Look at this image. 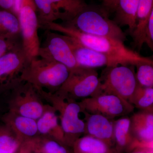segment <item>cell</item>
<instances>
[{"mask_svg":"<svg viewBox=\"0 0 153 153\" xmlns=\"http://www.w3.org/2000/svg\"><path fill=\"white\" fill-rule=\"evenodd\" d=\"M134 66L106 67L100 78V94L117 96L128 101L138 85Z\"/></svg>","mask_w":153,"mask_h":153,"instance_id":"cell-8","label":"cell"},{"mask_svg":"<svg viewBox=\"0 0 153 153\" xmlns=\"http://www.w3.org/2000/svg\"><path fill=\"white\" fill-rule=\"evenodd\" d=\"M100 81L94 68L79 67L70 71L66 81L56 91L75 101L100 94Z\"/></svg>","mask_w":153,"mask_h":153,"instance_id":"cell-6","label":"cell"},{"mask_svg":"<svg viewBox=\"0 0 153 153\" xmlns=\"http://www.w3.org/2000/svg\"><path fill=\"white\" fill-rule=\"evenodd\" d=\"M18 153H35L30 149L27 143L23 144L21 147V149Z\"/></svg>","mask_w":153,"mask_h":153,"instance_id":"cell-32","label":"cell"},{"mask_svg":"<svg viewBox=\"0 0 153 153\" xmlns=\"http://www.w3.org/2000/svg\"><path fill=\"white\" fill-rule=\"evenodd\" d=\"M66 36V35H65ZM78 66L85 68H94L122 65L119 60L79 44L69 36H66Z\"/></svg>","mask_w":153,"mask_h":153,"instance_id":"cell-12","label":"cell"},{"mask_svg":"<svg viewBox=\"0 0 153 153\" xmlns=\"http://www.w3.org/2000/svg\"><path fill=\"white\" fill-rule=\"evenodd\" d=\"M134 42L137 48L141 49L146 44L152 51L153 49V11L150 15L147 24L139 32L131 34Z\"/></svg>","mask_w":153,"mask_h":153,"instance_id":"cell-25","label":"cell"},{"mask_svg":"<svg viewBox=\"0 0 153 153\" xmlns=\"http://www.w3.org/2000/svg\"><path fill=\"white\" fill-rule=\"evenodd\" d=\"M22 146L8 126H0V153H18Z\"/></svg>","mask_w":153,"mask_h":153,"instance_id":"cell-24","label":"cell"},{"mask_svg":"<svg viewBox=\"0 0 153 153\" xmlns=\"http://www.w3.org/2000/svg\"><path fill=\"white\" fill-rule=\"evenodd\" d=\"M128 153H153V149L138 148L133 150Z\"/></svg>","mask_w":153,"mask_h":153,"instance_id":"cell-31","label":"cell"},{"mask_svg":"<svg viewBox=\"0 0 153 153\" xmlns=\"http://www.w3.org/2000/svg\"><path fill=\"white\" fill-rule=\"evenodd\" d=\"M27 143L35 153H73L72 148L49 137L38 135Z\"/></svg>","mask_w":153,"mask_h":153,"instance_id":"cell-21","label":"cell"},{"mask_svg":"<svg viewBox=\"0 0 153 153\" xmlns=\"http://www.w3.org/2000/svg\"><path fill=\"white\" fill-rule=\"evenodd\" d=\"M114 148L118 153H128L136 139L132 133L130 119L122 117L114 120Z\"/></svg>","mask_w":153,"mask_h":153,"instance_id":"cell-18","label":"cell"},{"mask_svg":"<svg viewBox=\"0 0 153 153\" xmlns=\"http://www.w3.org/2000/svg\"><path fill=\"white\" fill-rule=\"evenodd\" d=\"M85 116L84 135L89 136L114 148V120L98 114L82 112Z\"/></svg>","mask_w":153,"mask_h":153,"instance_id":"cell-14","label":"cell"},{"mask_svg":"<svg viewBox=\"0 0 153 153\" xmlns=\"http://www.w3.org/2000/svg\"><path fill=\"white\" fill-rule=\"evenodd\" d=\"M21 44L19 40H10L0 38V57Z\"/></svg>","mask_w":153,"mask_h":153,"instance_id":"cell-28","label":"cell"},{"mask_svg":"<svg viewBox=\"0 0 153 153\" xmlns=\"http://www.w3.org/2000/svg\"><path fill=\"white\" fill-rule=\"evenodd\" d=\"M39 25V28L63 33L85 47L114 57L120 61L122 65L135 66L140 62H153L150 58L143 57L128 48L123 41L118 39L86 34L71 26L55 22H46Z\"/></svg>","mask_w":153,"mask_h":153,"instance_id":"cell-1","label":"cell"},{"mask_svg":"<svg viewBox=\"0 0 153 153\" xmlns=\"http://www.w3.org/2000/svg\"><path fill=\"white\" fill-rule=\"evenodd\" d=\"M29 62L22 44L0 57V82L5 81L9 88L20 78Z\"/></svg>","mask_w":153,"mask_h":153,"instance_id":"cell-13","label":"cell"},{"mask_svg":"<svg viewBox=\"0 0 153 153\" xmlns=\"http://www.w3.org/2000/svg\"><path fill=\"white\" fill-rule=\"evenodd\" d=\"M36 121L39 135L52 138L65 144L64 134L59 123L58 115L52 105L46 104L43 114Z\"/></svg>","mask_w":153,"mask_h":153,"instance_id":"cell-16","label":"cell"},{"mask_svg":"<svg viewBox=\"0 0 153 153\" xmlns=\"http://www.w3.org/2000/svg\"><path fill=\"white\" fill-rule=\"evenodd\" d=\"M0 7L16 16V0H0Z\"/></svg>","mask_w":153,"mask_h":153,"instance_id":"cell-29","label":"cell"},{"mask_svg":"<svg viewBox=\"0 0 153 153\" xmlns=\"http://www.w3.org/2000/svg\"><path fill=\"white\" fill-rule=\"evenodd\" d=\"M153 62H142L135 65L138 84L144 87L153 88Z\"/></svg>","mask_w":153,"mask_h":153,"instance_id":"cell-26","label":"cell"},{"mask_svg":"<svg viewBox=\"0 0 153 153\" xmlns=\"http://www.w3.org/2000/svg\"><path fill=\"white\" fill-rule=\"evenodd\" d=\"M20 35V25L17 16L5 10H0V38L19 40Z\"/></svg>","mask_w":153,"mask_h":153,"instance_id":"cell-22","label":"cell"},{"mask_svg":"<svg viewBox=\"0 0 153 153\" xmlns=\"http://www.w3.org/2000/svg\"><path fill=\"white\" fill-rule=\"evenodd\" d=\"M130 119L134 138L143 142H153V111L140 110Z\"/></svg>","mask_w":153,"mask_h":153,"instance_id":"cell-17","label":"cell"},{"mask_svg":"<svg viewBox=\"0 0 153 153\" xmlns=\"http://www.w3.org/2000/svg\"><path fill=\"white\" fill-rule=\"evenodd\" d=\"M140 0H119L114 21L118 26H127L131 34L136 25L137 10Z\"/></svg>","mask_w":153,"mask_h":153,"instance_id":"cell-19","label":"cell"},{"mask_svg":"<svg viewBox=\"0 0 153 153\" xmlns=\"http://www.w3.org/2000/svg\"><path fill=\"white\" fill-rule=\"evenodd\" d=\"M69 72L68 68L62 63L38 57L28 62L20 78L32 84L38 90L54 93L66 81Z\"/></svg>","mask_w":153,"mask_h":153,"instance_id":"cell-2","label":"cell"},{"mask_svg":"<svg viewBox=\"0 0 153 153\" xmlns=\"http://www.w3.org/2000/svg\"><path fill=\"white\" fill-rule=\"evenodd\" d=\"M65 23L86 34L114 38L123 42L126 39L120 27L114 21L109 19L104 10L88 5L73 19Z\"/></svg>","mask_w":153,"mask_h":153,"instance_id":"cell-4","label":"cell"},{"mask_svg":"<svg viewBox=\"0 0 153 153\" xmlns=\"http://www.w3.org/2000/svg\"><path fill=\"white\" fill-rule=\"evenodd\" d=\"M104 10L107 13L115 11L118 4L119 0H102Z\"/></svg>","mask_w":153,"mask_h":153,"instance_id":"cell-30","label":"cell"},{"mask_svg":"<svg viewBox=\"0 0 153 153\" xmlns=\"http://www.w3.org/2000/svg\"><path fill=\"white\" fill-rule=\"evenodd\" d=\"M43 100L52 105L59 113L60 124L64 134V143L72 147L74 142L85 132V123L79 118L82 109L79 102L58 94L38 90Z\"/></svg>","mask_w":153,"mask_h":153,"instance_id":"cell-3","label":"cell"},{"mask_svg":"<svg viewBox=\"0 0 153 153\" xmlns=\"http://www.w3.org/2000/svg\"><path fill=\"white\" fill-rule=\"evenodd\" d=\"M153 11V0H140L134 29L137 30L143 27L147 23Z\"/></svg>","mask_w":153,"mask_h":153,"instance_id":"cell-27","label":"cell"},{"mask_svg":"<svg viewBox=\"0 0 153 153\" xmlns=\"http://www.w3.org/2000/svg\"><path fill=\"white\" fill-rule=\"evenodd\" d=\"M128 102L141 111H153V88L142 87L138 84Z\"/></svg>","mask_w":153,"mask_h":153,"instance_id":"cell-23","label":"cell"},{"mask_svg":"<svg viewBox=\"0 0 153 153\" xmlns=\"http://www.w3.org/2000/svg\"><path fill=\"white\" fill-rule=\"evenodd\" d=\"M17 17L20 25L22 48L30 62L38 57L41 47L38 15L34 0H20Z\"/></svg>","mask_w":153,"mask_h":153,"instance_id":"cell-7","label":"cell"},{"mask_svg":"<svg viewBox=\"0 0 153 153\" xmlns=\"http://www.w3.org/2000/svg\"><path fill=\"white\" fill-rule=\"evenodd\" d=\"M46 39L40 47L38 57L52 59L63 64L69 71L78 67L76 60L65 35L47 30Z\"/></svg>","mask_w":153,"mask_h":153,"instance_id":"cell-11","label":"cell"},{"mask_svg":"<svg viewBox=\"0 0 153 153\" xmlns=\"http://www.w3.org/2000/svg\"><path fill=\"white\" fill-rule=\"evenodd\" d=\"M82 111L101 115L110 120L126 116L135 108L128 101L113 94H100L79 102Z\"/></svg>","mask_w":153,"mask_h":153,"instance_id":"cell-9","label":"cell"},{"mask_svg":"<svg viewBox=\"0 0 153 153\" xmlns=\"http://www.w3.org/2000/svg\"><path fill=\"white\" fill-rule=\"evenodd\" d=\"M38 24L55 22L60 19L70 21L88 5L83 0H34Z\"/></svg>","mask_w":153,"mask_h":153,"instance_id":"cell-10","label":"cell"},{"mask_svg":"<svg viewBox=\"0 0 153 153\" xmlns=\"http://www.w3.org/2000/svg\"><path fill=\"white\" fill-rule=\"evenodd\" d=\"M8 90L10 91L8 101L9 111L36 120L43 114L46 104L32 84L20 78Z\"/></svg>","mask_w":153,"mask_h":153,"instance_id":"cell-5","label":"cell"},{"mask_svg":"<svg viewBox=\"0 0 153 153\" xmlns=\"http://www.w3.org/2000/svg\"><path fill=\"white\" fill-rule=\"evenodd\" d=\"M71 148L73 153H118L114 148L88 135H83L76 140Z\"/></svg>","mask_w":153,"mask_h":153,"instance_id":"cell-20","label":"cell"},{"mask_svg":"<svg viewBox=\"0 0 153 153\" xmlns=\"http://www.w3.org/2000/svg\"><path fill=\"white\" fill-rule=\"evenodd\" d=\"M4 123L11 129L22 145L39 135L37 121L9 111L3 117Z\"/></svg>","mask_w":153,"mask_h":153,"instance_id":"cell-15","label":"cell"}]
</instances>
